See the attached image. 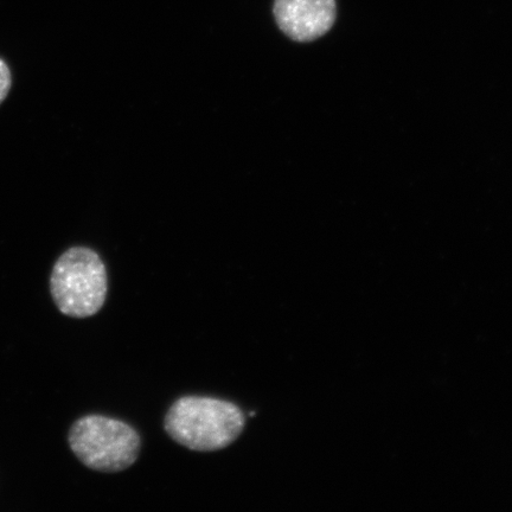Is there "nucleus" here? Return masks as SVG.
<instances>
[{
    "label": "nucleus",
    "mask_w": 512,
    "mask_h": 512,
    "mask_svg": "<svg viewBox=\"0 0 512 512\" xmlns=\"http://www.w3.org/2000/svg\"><path fill=\"white\" fill-rule=\"evenodd\" d=\"M246 416L239 406L208 396H183L165 415L169 437L190 451L215 452L239 439Z\"/></svg>",
    "instance_id": "1"
},
{
    "label": "nucleus",
    "mask_w": 512,
    "mask_h": 512,
    "mask_svg": "<svg viewBox=\"0 0 512 512\" xmlns=\"http://www.w3.org/2000/svg\"><path fill=\"white\" fill-rule=\"evenodd\" d=\"M108 291L107 271L98 253L73 247L55 262L50 293L64 316L88 318L104 307Z\"/></svg>",
    "instance_id": "2"
},
{
    "label": "nucleus",
    "mask_w": 512,
    "mask_h": 512,
    "mask_svg": "<svg viewBox=\"0 0 512 512\" xmlns=\"http://www.w3.org/2000/svg\"><path fill=\"white\" fill-rule=\"evenodd\" d=\"M68 443L83 465L104 473L130 469L142 450V439L132 426L98 414L76 420L70 427Z\"/></svg>",
    "instance_id": "3"
},
{
    "label": "nucleus",
    "mask_w": 512,
    "mask_h": 512,
    "mask_svg": "<svg viewBox=\"0 0 512 512\" xmlns=\"http://www.w3.org/2000/svg\"><path fill=\"white\" fill-rule=\"evenodd\" d=\"M274 17L285 35L296 42H311L335 23V0H275Z\"/></svg>",
    "instance_id": "4"
},
{
    "label": "nucleus",
    "mask_w": 512,
    "mask_h": 512,
    "mask_svg": "<svg viewBox=\"0 0 512 512\" xmlns=\"http://www.w3.org/2000/svg\"><path fill=\"white\" fill-rule=\"evenodd\" d=\"M11 88V73L8 64L0 59V104L6 99Z\"/></svg>",
    "instance_id": "5"
}]
</instances>
